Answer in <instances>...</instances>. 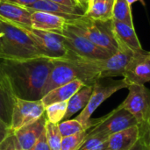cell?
I'll return each instance as SVG.
<instances>
[{
    "mask_svg": "<svg viewBox=\"0 0 150 150\" xmlns=\"http://www.w3.org/2000/svg\"><path fill=\"white\" fill-rule=\"evenodd\" d=\"M54 58L0 56V67L8 78L14 96L26 100H40Z\"/></svg>",
    "mask_w": 150,
    "mask_h": 150,
    "instance_id": "6da1fadb",
    "label": "cell"
},
{
    "mask_svg": "<svg viewBox=\"0 0 150 150\" xmlns=\"http://www.w3.org/2000/svg\"><path fill=\"white\" fill-rule=\"evenodd\" d=\"M44 55L33 40L17 25L0 19V56Z\"/></svg>",
    "mask_w": 150,
    "mask_h": 150,
    "instance_id": "7a4b0ae2",
    "label": "cell"
},
{
    "mask_svg": "<svg viewBox=\"0 0 150 150\" xmlns=\"http://www.w3.org/2000/svg\"><path fill=\"white\" fill-rule=\"evenodd\" d=\"M111 21L101 22L80 15L68 19L65 27L80 33L95 45L114 54L118 50V46L113 38Z\"/></svg>",
    "mask_w": 150,
    "mask_h": 150,
    "instance_id": "3957f363",
    "label": "cell"
},
{
    "mask_svg": "<svg viewBox=\"0 0 150 150\" xmlns=\"http://www.w3.org/2000/svg\"><path fill=\"white\" fill-rule=\"evenodd\" d=\"M99 81L96 82L93 84L92 94L90 98L87 105L81 111L79 115L76 116V118H75L84 127L86 130L94 127L101 120V118L95 120L91 119V116L94 113V112L115 92L119 91L121 89L128 87L127 83L124 79L112 81L107 84L101 83Z\"/></svg>",
    "mask_w": 150,
    "mask_h": 150,
    "instance_id": "277c9868",
    "label": "cell"
},
{
    "mask_svg": "<svg viewBox=\"0 0 150 150\" xmlns=\"http://www.w3.org/2000/svg\"><path fill=\"white\" fill-rule=\"evenodd\" d=\"M56 33L59 34L68 49L78 55L92 59H105L112 54L110 51L95 45L80 33L66 27Z\"/></svg>",
    "mask_w": 150,
    "mask_h": 150,
    "instance_id": "5b68a950",
    "label": "cell"
},
{
    "mask_svg": "<svg viewBox=\"0 0 150 150\" xmlns=\"http://www.w3.org/2000/svg\"><path fill=\"white\" fill-rule=\"evenodd\" d=\"M45 113L41 100H26L14 96L10 128L12 133L38 120Z\"/></svg>",
    "mask_w": 150,
    "mask_h": 150,
    "instance_id": "8992f818",
    "label": "cell"
},
{
    "mask_svg": "<svg viewBox=\"0 0 150 150\" xmlns=\"http://www.w3.org/2000/svg\"><path fill=\"white\" fill-rule=\"evenodd\" d=\"M128 95L119 105L128 111L136 119L138 125L142 124L150 116V90L144 84H129Z\"/></svg>",
    "mask_w": 150,
    "mask_h": 150,
    "instance_id": "52a82bcc",
    "label": "cell"
},
{
    "mask_svg": "<svg viewBox=\"0 0 150 150\" xmlns=\"http://www.w3.org/2000/svg\"><path fill=\"white\" fill-rule=\"evenodd\" d=\"M18 26L33 40L44 55L58 58L67 56L69 54V49L65 46L58 33L37 30L31 26Z\"/></svg>",
    "mask_w": 150,
    "mask_h": 150,
    "instance_id": "ba28073f",
    "label": "cell"
},
{
    "mask_svg": "<svg viewBox=\"0 0 150 150\" xmlns=\"http://www.w3.org/2000/svg\"><path fill=\"white\" fill-rule=\"evenodd\" d=\"M138 125L136 119L128 111L118 106L109 114L101 118L100 122L89 129L91 134L110 136L131 127Z\"/></svg>",
    "mask_w": 150,
    "mask_h": 150,
    "instance_id": "9c48e42d",
    "label": "cell"
},
{
    "mask_svg": "<svg viewBox=\"0 0 150 150\" xmlns=\"http://www.w3.org/2000/svg\"><path fill=\"white\" fill-rule=\"evenodd\" d=\"M123 79L127 84H145L150 81V58L148 52H135L128 62Z\"/></svg>",
    "mask_w": 150,
    "mask_h": 150,
    "instance_id": "30bf717a",
    "label": "cell"
},
{
    "mask_svg": "<svg viewBox=\"0 0 150 150\" xmlns=\"http://www.w3.org/2000/svg\"><path fill=\"white\" fill-rule=\"evenodd\" d=\"M67 21L68 18L63 16L46 11H33L31 14V27L41 31L61 32L65 28Z\"/></svg>",
    "mask_w": 150,
    "mask_h": 150,
    "instance_id": "8fae6325",
    "label": "cell"
},
{
    "mask_svg": "<svg viewBox=\"0 0 150 150\" xmlns=\"http://www.w3.org/2000/svg\"><path fill=\"white\" fill-rule=\"evenodd\" d=\"M33 11L27 6H22L7 1H0V19L17 25L31 26Z\"/></svg>",
    "mask_w": 150,
    "mask_h": 150,
    "instance_id": "7c38bea8",
    "label": "cell"
},
{
    "mask_svg": "<svg viewBox=\"0 0 150 150\" xmlns=\"http://www.w3.org/2000/svg\"><path fill=\"white\" fill-rule=\"evenodd\" d=\"M47 118L45 113L33 123L25 126L14 133L22 150H32L45 130Z\"/></svg>",
    "mask_w": 150,
    "mask_h": 150,
    "instance_id": "4fadbf2b",
    "label": "cell"
},
{
    "mask_svg": "<svg viewBox=\"0 0 150 150\" xmlns=\"http://www.w3.org/2000/svg\"><path fill=\"white\" fill-rule=\"evenodd\" d=\"M111 27L116 42L123 43L134 52H142L144 50L135 33L134 26L121 21L112 19Z\"/></svg>",
    "mask_w": 150,
    "mask_h": 150,
    "instance_id": "5bb4252c",
    "label": "cell"
},
{
    "mask_svg": "<svg viewBox=\"0 0 150 150\" xmlns=\"http://www.w3.org/2000/svg\"><path fill=\"white\" fill-rule=\"evenodd\" d=\"M84 85L85 83L79 79L73 80L66 84H63L50 91L46 95H44L40 100L45 108L54 103L69 101V99Z\"/></svg>",
    "mask_w": 150,
    "mask_h": 150,
    "instance_id": "9a60e30c",
    "label": "cell"
},
{
    "mask_svg": "<svg viewBox=\"0 0 150 150\" xmlns=\"http://www.w3.org/2000/svg\"><path fill=\"white\" fill-rule=\"evenodd\" d=\"M140 139L138 125L115 133L108 138V150H130Z\"/></svg>",
    "mask_w": 150,
    "mask_h": 150,
    "instance_id": "2e32d148",
    "label": "cell"
},
{
    "mask_svg": "<svg viewBox=\"0 0 150 150\" xmlns=\"http://www.w3.org/2000/svg\"><path fill=\"white\" fill-rule=\"evenodd\" d=\"M28 8L30 10H32L33 11H46V12L58 14V15L65 17L68 19H71L77 16L83 15V13L78 11L79 10H82L81 8L66 6V5H63V4H58L55 2H53L51 0H38L34 4L28 6Z\"/></svg>",
    "mask_w": 150,
    "mask_h": 150,
    "instance_id": "e0dca14e",
    "label": "cell"
},
{
    "mask_svg": "<svg viewBox=\"0 0 150 150\" xmlns=\"http://www.w3.org/2000/svg\"><path fill=\"white\" fill-rule=\"evenodd\" d=\"M93 85H84L68 101V107L63 120H69L73 115L82 111L88 104L92 94Z\"/></svg>",
    "mask_w": 150,
    "mask_h": 150,
    "instance_id": "ac0fdd59",
    "label": "cell"
},
{
    "mask_svg": "<svg viewBox=\"0 0 150 150\" xmlns=\"http://www.w3.org/2000/svg\"><path fill=\"white\" fill-rule=\"evenodd\" d=\"M115 0L97 1L88 4V7L83 13L93 20L106 22L112 19V10Z\"/></svg>",
    "mask_w": 150,
    "mask_h": 150,
    "instance_id": "d6986e66",
    "label": "cell"
},
{
    "mask_svg": "<svg viewBox=\"0 0 150 150\" xmlns=\"http://www.w3.org/2000/svg\"><path fill=\"white\" fill-rule=\"evenodd\" d=\"M112 19L127 23L134 26L131 5L127 0H115L112 10Z\"/></svg>",
    "mask_w": 150,
    "mask_h": 150,
    "instance_id": "ffe728a7",
    "label": "cell"
},
{
    "mask_svg": "<svg viewBox=\"0 0 150 150\" xmlns=\"http://www.w3.org/2000/svg\"><path fill=\"white\" fill-rule=\"evenodd\" d=\"M14 95L0 89V120L8 126L11 125Z\"/></svg>",
    "mask_w": 150,
    "mask_h": 150,
    "instance_id": "44dd1931",
    "label": "cell"
},
{
    "mask_svg": "<svg viewBox=\"0 0 150 150\" xmlns=\"http://www.w3.org/2000/svg\"><path fill=\"white\" fill-rule=\"evenodd\" d=\"M108 138L100 134H88L76 150H108Z\"/></svg>",
    "mask_w": 150,
    "mask_h": 150,
    "instance_id": "7402d4cb",
    "label": "cell"
},
{
    "mask_svg": "<svg viewBox=\"0 0 150 150\" xmlns=\"http://www.w3.org/2000/svg\"><path fill=\"white\" fill-rule=\"evenodd\" d=\"M68 107V101L52 104L45 108L47 120L51 123L58 124L63 120Z\"/></svg>",
    "mask_w": 150,
    "mask_h": 150,
    "instance_id": "603a6c76",
    "label": "cell"
},
{
    "mask_svg": "<svg viewBox=\"0 0 150 150\" xmlns=\"http://www.w3.org/2000/svg\"><path fill=\"white\" fill-rule=\"evenodd\" d=\"M45 132H46L47 142L50 149L52 150H61L62 136L58 128V125L54 124V123L48 122L47 120L46 127H45Z\"/></svg>",
    "mask_w": 150,
    "mask_h": 150,
    "instance_id": "cb8c5ba5",
    "label": "cell"
},
{
    "mask_svg": "<svg viewBox=\"0 0 150 150\" xmlns=\"http://www.w3.org/2000/svg\"><path fill=\"white\" fill-rule=\"evenodd\" d=\"M57 125L62 137L70 136L86 130L84 127L76 119H73V120L69 119V120H62Z\"/></svg>",
    "mask_w": 150,
    "mask_h": 150,
    "instance_id": "d4e9b609",
    "label": "cell"
},
{
    "mask_svg": "<svg viewBox=\"0 0 150 150\" xmlns=\"http://www.w3.org/2000/svg\"><path fill=\"white\" fill-rule=\"evenodd\" d=\"M89 130L80 132L78 134L62 137L61 150H76L85 140Z\"/></svg>",
    "mask_w": 150,
    "mask_h": 150,
    "instance_id": "484cf974",
    "label": "cell"
},
{
    "mask_svg": "<svg viewBox=\"0 0 150 150\" xmlns=\"http://www.w3.org/2000/svg\"><path fill=\"white\" fill-rule=\"evenodd\" d=\"M0 150H22L14 133L11 134L0 144Z\"/></svg>",
    "mask_w": 150,
    "mask_h": 150,
    "instance_id": "4316f807",
    "label": "cell"
},
{
    "mask_svg": "<svg viewBox=\"0 0 150 150\" xmlns=\"http://www.w3.org/2000/svg\"><path fill=\"white\" fill-rule=\"evenodd\" d=\"M138 126L140 127V138L142 139L150 150V116L145 122Z\"/></svg>",
    "mask_w": 150,
    "mask_h": 150,
    "instance_id": "83f0119b",
    "label": "cell"
},
{
    "mask_svg": "<svg viewBox=\"0 0 150 150\" xmlns=\"http://www.w3.org/2000/svg\"><path fill=\"white\" fill-rule=\"evenodd\" d=\"M32 150H52L50 149L47 142L45 130L42 133V134L40 135V137L39 138V140L37 141V142L35 143V145L33 146Z\"/></svg>",
    "mask_w": 150,
    "mask_h": 150,
    "instance_id": "f1b7e54d",
    "label": "cell"
},
{
    "mask_svg": "<svg viewBox=\"0 0 150 150\" xmlns=\"http://www.w3.org/2000/svg\"><path fill=\"white\" fill-rule=\"evenodd\" d=\"M12 134L10 126L4 123L2 120H0V144L11 134Z\"/></svg>",
    "mask_w": 150,
    "mask_h": 150,
    "instance_id": "f546056e",
    "label": "cell"
},
{
    "mask_svg": "<svg viewBox=\"0 0 150 150\" xmlns=\"http://www.w3.org/2000/svg\"><path fill=\"white\" fill-rule=\"evenodd\" d=\"M0 89L7 91V92H10V93H12V91H11V85H10V83L8 81V78L6 77V76L4 75V71L2 70L1 67H0ZM13 94V93H12ZM14 95V94H13Z\"/></svg>",
    "mask_w": 150,
    "mask_h": 150,
    "instance_id": "4dcf8cb0",
    "label": "cell"
},
{
    "mask_svg": "<svg viewBox=\"0 0 150 150\" xmlns=\"http://www.w3.org/2000/svg\"><path fill=\"white\" fill-rule=\"evenodd\" d=\"M53 2L66 5V6H69V7H77V8H81L83 11H85L83 10V8L81 6V4L76 1V0H51Z\"/></svg>",
    "mask_w": 150,
    "mask_h": 150,
    "instance_id": "1f68e13d",
    "label": "cell"
},
{
    "mask_svg": "<svg viewBox=\"0 0 150 150\" xmlns=\"http://www.w3.org/2000/svg\"><path fill=\"white\" fill-rule=\"evenodd\" d=\"M4 1H7L12 4H16L18 5H22V6H30L31 4H34L35 2H37L38 0H4Z\"/></svg>",
    "mask_w": 150,
    "mask_h": 150,
    "instance_id": "d6a6232c",
    "label": "cell"
},
{
    "mask_svg": "<svg viewBox=\"0 0 150 150\" xmlns=\"http://www.w3.org/2000/svg\"><path fill=\"white\" fill-rule=\"evenodd\" d=\"M130 150H149V148L147 147V145L145 144V142L142 141V139H139L138 142L134 144V146Z\"/></svg>",
    "mask_w": 150,
    "mask_h": 150,
    "instance_id": "836d02e7",
    "label": "cell"
},
{
    "mask_svg": "<svg viewBox=\"0 0 150 150\" xmlns=\"http://www.w3.org/2000/svg\"><path fill=\"white\" fill-rule=\"evenodd\" d=\"M77 2L81 4V6L83 8L84 11H86L87 7H88V4H89V0H77ZM85 12V11H84Z\"/></svg>",
    "mask_w": 150,
    "mask_h": 150,
    "instance_id": "e575fe53",
    "label": "cell"
},
{
    "mask_svg": "<svg viewBox=\"0 0 150 150\" xmlns=\"http://www.w3.org/2000/svg\"><path fill=\"white\" fill-rule=\"evenodd\" d=\"M127 3L129 4V5H131L132 6V4H134V3H135V2H141L142 4H145V2L143 1V0H127Z\"/></svg>",
    "mask_w": 150,
    "mask_h": 150,
    "instance_id": "d590c367",
    "label": "cell"
},
{
    "mask_svg": "<svg viewBox=\"0 0 150 150\" xmlns=\"http://www.w3.org/2000/svg\"><path fill=\"white\" fill-rule=\"evenodd\" d=\"M97 1H107V0H89V4H91V3H94V2H97Z\"/></svg>",
    "mask_w": 150,
    "mask_h": 150,
    "instance_id": "8d00e7d4",
    "label": "cell"
},
{
    "mask_svg": "<svg viewBox=\"0 0 150 150\" xmlns=\"http://www.w3.org/2000/svg\"><path fill=\"white\" fill-rule=\"evenodd\" d=\"M148 54H149V57L150 58V52H148Z\"/></svg>",
    "mask_w": 150,
    "mask_h": 150,
    "instance_id": "74e56055",
    "label": "cell"
},
{
    "mask_svg": "<svg viewBox=\"0 0 150 150\" xmlns=\"http://www.w3.org/2000/svg\"><path fill=\"white\" fill-rule=\"evenodd\" d=\"M76 1H77V0H76Z\"/></svg>",
    "mask_w": 150,
    "mask_h": 150,
    "instance_id": "f35d334b",
    "label": "cell"
},
{
    "mask_svg": "<svg viewBox=\"0 0 150 150\" xmlns=\"http://www.w3.org/2000/svg\"><path fill=\"white\" fill-rule=\"evenodd\" d=\"M0 1H1V0H0Z\"/></svg>",
    "mask_w": 150,
    "mask_h": 150,
    "instance_id": "ab89813d",
    "label": "cell"
}]
</instances>
